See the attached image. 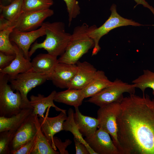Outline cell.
<instances>
[{"label":"cell","mask_w":154,"mask_h":154,"mask_svg":"<svg viewBox=\"0 0 154 154\" xmlns=\"http://www.w3.org/2000/svg\"><path fill=\"white\" fill-rule=\"evenodd\" d=\"M54 144L59 150L60 154H68V151L66 149L67 147L72 143V141L69 139H66L64 142H62L59 138L54 137L53 138Z\"/></svg>","instance_id":"32"},{"label":"cell","mask_w":154,"mask_h":154,"mask_svg":"<svg viewBox=\"0 0 154 154\" xmlns=\"http://www.w3.org/2000/svg\"><path fill=\"white\" fill-rule=\"evenodd\" d=\"M75 109L74 118L80 132L86 137L92 136L97 130L99 124L98 119L83 115L78 107L75 108Z\"/></svg>","instance_id":"18"},{"label":"cell","mask_w":154,"mask_h":154,"mask_svg":"<svg viewBox=\"0 0 154 154\" xmlns=\"http://www.w3.org/2000/svg\"><path fill=\"white\" fill-rule=\"evenodd\" d=\"M36 135L19 149L10 152L11 154H31L35 145Z\"/></svg>","instance_id":"31"},{"label":"cell","mask_w":154,"mask_h":154,"mask_svg":"<svg viewBox=\"0 0 154 154\" xmlns=\"http://www.w3.org/2000/svg\"><path fill=\"white\" fill-rule=\"evenodd\" d=\"M135 88L133 84H129L116 79L87 101L100 107L114 102L120 103L124 98V93L135 94Z\"/></svg>","instance_id":"5"},{"label":"cell","mask_w":154,"mask_h":154,"mask_svg":"<svg viewBox=\"0 0 154 154\" xmlns=\"http://www.w3.org/2000/svg\"><path fill=\"white\" fill-rule=\"evenodd\" d=\"M101 70H98L91 81L83 90L85 98L91 97L112 83Z\"/></svg>","instance_id":"22"},{"label":"cell","mask_w":154,"mask_h":154,"mask_svg":"<svg viewBox=\"0 0 154 154\" xmlns=\"http://www.w3.org/2000/svg\"><path fill=\"white\" fill-rule=\"evenodd\" d=\"M84 139L97 154H119L109 134L101 128H98L93 135Z\"/></svg>","instance_id":"11"},{"label":"cell","mask_w":154,"mask_h":154,"mask_svg":"<svg viewBox=\"0 0 154 154\" xmlns=\"http://www.w3.org/2000/svg\"><path fill=\"white\" fill-rule=\"evenodd\" d=\"M15 27L0 31V52L7 55H15L14 46L9 35Z\"/></svg>","instance_id":"27"},{"label":"cell","mask_w":154,"mask_h":154,"mask_svg":"<svg viewBox=\"0 0 154 154\" xmlns=\"http://www.w3.org/2000/svg\"><path fill=\"white\" fill-rule=\"evenodd\" d=\"M132 83L136 88L141 90L143 93L147 88L153 90V94L154 95V72L148 70H144L143 74L133 80Z\"/></svg>","instance_id":"26"},{"label":"cell","mask_w":154,"mask_h":154,"mask_svg":"<svg viewBox=\"0 0 154 154\" xmlns=\"http://www.w3.org/2000/svg\"><path fill=\"white\" fill-rule=\"evenodd\" d=\"M65 2L68 15L69 26L73 19L80 13V8L77 0H63Z\"/></svg>","instance_id":"30"},{"label":"cell","mask_w":154,"mask_h":154,"mask_svg":"<svg viewBox=\"0 0 154 154\" xmlns=\"http://www.w3.org/2000/svg\"><path fill=\"white\" fill-rule=\"evenodd\" d=\"M77 70L76 64L58 62L48 79L56 87L68 88Z\"/></svg>","instance_id":"14"},{"label":"cell","mask_w":154,"mask_h":154,"mask_svg":"<svg viewBox=\"0 0 154 154\" xmlns=\"http://www.w3.org/2000/svg\"><path fill=\"white\" fill-rule=\"evenodd\" d=\"M95 25L89 27L86 23L75 27L64 53L58 59V62L76 64L88 50L94 48V42L89 33Z\"/></svg>","instance_id":"3"},{"label":"cell","mask_w":154,"mask_h":154,"mask_svg":"<svg viewBox=\"0 0 154 154\" xmlns=\"http://www.w3.org/2000/svg\"><path fill=\"white\" fill-rule=\"evenodd\" d=\"M136 3L134 8L139 5H141L144 7L149 9L153 13L154 16V8L150 5L145 0H133Z\"/></svg>","instance_id":"36"},{"label":"cell","mask_w":154,"mask_h":154,"mask_svg":"<svg viewBox=\"0 0 154 154\" xmlns=\"http://www.w3.org/2000/svg\"><path fill=\"white\" fill-rule=\"evenodd\" d=\"M117 6L113 4L110 8L111 14L108 19L100 27L96 25L89 33L90 37L93 40L95 46L93 48L92 56L96 55L101 49L99 43L101 38L107 34L110 31L120 27L131 25L140 26L143 25L133 20L124 18L117 12Z\"/></svg>","instance_id":"6"},{"label":"cell","mask_w":154,"mask_h":154,"mask_svg":"<svg viewBox=\"0 0 154 154\" xmlns=\"http://www.w3.org/2000/svg\"><path fill=\"white\" fill-rule=\"evenodd\" d=\"M100 107L97 113V118L99 121L98 128L109 134L118 150L117 119L120 110V103L114 102Z\"/></svg>","instance_id":"8"},{"label":"cell","mask_w":154,"mask_h":154,"mask_svg":"<svg viewBox=\"0 0 154 154\" xmlns=\"http://www.w3.org/2000/svg\"><path fill=\"white\" fill-rule=\"evenodd\" d=\"M42 25L44 27L46 38L43 42H36L32 46L29 52V58L39 48H43L56 57L61 56L66 50L71 34L66 31L65 24L62 22H46Z\"/></svg>","instance_id":"2"},{"label":"cell","mask_w":154,"mask_h":154,"mask_svg":"<svg viewBox=\"0 0 154 154\" xmlns=\"http://www.w3.org/2000/svg\"><path fill=\"white\" fill-rule=\"evenodd\" d=\"M15 53V57L6 67L0 69V72L7 74L9 79L13 78L18 74L32 69L30 60L26 58L22 50L15 43L12 42Z\"/></svg>","instance_id":"15"},{"label":"cell","mask_w":154,"mask_h":154,"mask_svg":"<svg viewBox=\"0 0 154 154\" xmlns=\"http://www.w3.org/2000/svg\"><path fill=\"white\" fill-rule=\"evenodd\" d=\"M45 34L44 27L42 25L39 28L28 32H21L14 28L10 34L9 38L11 42L15 43L22 50L25 57L31 60L29 52L31 44Z\"/></svg>","instance_id":"12"},{"label":"cell","mask_w":154,"mask_h":154,"mask_svg":"<svg viewBox=\"0 0 154 154\" xmlns=\"http://www.w3.org/2000/svg\"><path fill=\"white\" fill-rule=\"evenodd\" d=\"M0 17L11 22L15 26L23 12V0H15L7 5H0Z\"/></svg>","instance_id":"24"},{"label":"cell","mask_w":154,"mask_h":154,"mask_svg":"<svg viewBox=\"0 0 154 154\" xmlns=\"http://www.w3.org/2000/svg\"><path fill=\"white\" fill-rule=\"evenodd\" d=\"M76 64L77 71L68 88L83 89L93 78L97 70L93 65L87 62H81L78 61Z\"/></svg>","instance_id":"16"},{"label":"cell","mask_w":154,"mask_h":154,"mask_svg":"<svg viewBox=\"0 0 154 154\" xmlns=\"http://www.w3.org/2000/svg\"><path fill=\"white\" fill-rule=\"evenodd\" d=\"M50 108L49 107L47 109L44 117H39V121L43 133L53 148L56 151L57 148L53 141L54 135L56 133L63 130V123L66 119L67 116L66 110L60 112L59 114L56 116L48 117Z\"/></svg>","instance_id":"10"},{"label":"cell","mask_w":154,"mask_h":154,"mask_svg":"<svg viewBox=\"0 0 154 154\" xmlns=\"http://www.w3.org/2000/svg\"><path fill=\"white\" fill-rule=\"evenodd\" d=\"M35 116L32 113L16 130L10 145V152L19 149L36 135L37 128L35 123Z\"/></svg>","instance_id":"13"},{"label":"cell","mask_w":154,"mask_h":154,"mask_svg":"<svg viewBox=\"0 0 154 154\" xmlns=\"http://www.w3.org/2000/svg\"><path fill=\"white\" fill-rule=\"evenodd\" d=\"M54 13L53 10L50 8L22 12L15 24V28L24 32L35 30Z\"/></svg>","instance_id":"9"},{"label":"cell","mask_w":154,"mask_h":154,"mask_svg":"<svg viewBox=\"0 0 154 154\" xmlns=\"http://www.w3.org/2000/svg\"><path fill=\"white\" fill-rule=\"evenodd\" d=\"M85 98L83 89L68 88L65 91L56 92L54 101L73 106L74 108L81 106Z\"/></svg>","instance_id":"19"},{"label":"cell","mask_w":154,"mask_h":154,"mask_svg":"<svg viewBox=\"0 0 154 154\" xmlns=\"http://www.w3.org/2000/svg\"><path fill=\"white\" fill-rule=\"evenodd\" d=\"M13 27L15 26L11 22L3 18L0 17V31Z\"/></svg>","instance_id":"35"},{"label":"cell","mask_w":154,"mask_h":154,"mask_svg":"<svg viewBox=\"0 0 154 154\" xmlns=\"http://www.w3.org/2000/svg\"><path fill=\"white\" fill-rule=\"evenodd\" d=\"M32 107L23 109L18 114L9 117L0 116V132L5 131H16L33 112Z\"/></svg>","instance_id":"21"},{"label":"cell","mask_w":154,"mask_h":154,"mask_svg":"<svg viewBox=\"0 0 154 154\" xmlns=\"http://www.w3.org/2000/svg\"><path fill=\"white\" fill-rule=\"evenodd\" d=\"M31 62L34 71L51 74L58 62L57 57L48 53L38 54Z\"/></svg>","instance_id":"20"},{"label":"cell","mask_w":154,"mask_h":154,"mask_svg":"<svg viewBox=\"0 0 154 154\" xmlns=\"http://www.w3.org/2000/svg\"><path fill=\"white\" fill-rule=\"evenodd\" d=\"M53 0H23V12L50 8Z\"/></svg>","instance_id":"28"},{"label":"cell","mask_w":154,"mask_h":154,"mask_svg":"<svg viewBox=\"0 0 154 154\" xmlns=\"http://www.w3.org/2000/svg\"><path fill=\"white\" fill-rule=\"evenodd\" d=\"M50 75L48 74L35 72L32 69L19 74L13 78L9 79V81L13 90L19 92L23 101L31 105L30 101L27 98L28 93L33 88L48 80Z\"/></svg>","instance_id":"7"},{"label":"cell","mask_w":154,"mask_h":154,"mask_svg":"<svg viewBox=\"0 0 154 154\" xmlns=\"http://www.w3.org/2000/svg\"><path fill=\"white\" fill-rule=\"evenodd\" d=\"M74 113L72 108H70L68 109L67 118L63 123V130L71 132L73 135L74 137L76 138L86 146L90 154H97L90 147L80 132L74 119Z\"/></svg>","instance_id":"25"},{"label":"cell","mask_w":154,"mask_h":154,"mask_svg":"<svg viewBox=\"0 0 154 154\" xmlns=\"http://www.w3.org/2000/svg\"><path fill=\"white\" fill-rule=\"evenodd\" d=\"M74 140L76 149V154H90L86 146L75 137Z\"/></svg>","instance_id":"34"},{"label":"cell","mask_w":154,"mask_h":154,"mask_svg":"<svg viewBox=\"0 0 154 154\" xmlns=\"http://www.w3.org/2000/svg\"><path fill=\"white\" fill-rule=\"evenodd\" d=\"M37 115H36L35 123L37 128L36 140L35 146L31 154H59L60 152L55 150L42 132Z\"/></svg>","instance_id":"23"},{"label":"cell","mask_w":154,"mask_h":154,"mask_svg":"<svg viewBox=\"0 0 154 154\" xmlns=\"http://www.w3.org/2000/svg\"><path fill=\"white\" fill-rule=\"evenodd\" d=\"M15 57V55H7L0 52V69L9 65Z\"/></svg>","instance_id":"33"},{"label":"cell","mask_w":154,"mask_h":154,"mask_svg":"<svg viewBox=\"0 0 154 154\" xmlns=\"http://www.w3.org/2000/svg\"><path fill=\"white\" fill-rule=\"evenodd\" d=\"M16 131L10 130L0 132V154H10L9 146Z\"/></svg>","instance_id":"29"},{"label":"cell","mask_w":154,"mask_h":154,"mask_svg":"<svg viewBox=\"0 0 154 154\" xmlns=\"http://www.w3.org/2000/svg\"><path fill=\"white\" fill-rule=\"evenodd\" d=\"M8 75L0 72V116L9 117L19 113L23 109L32 107L23 100L19 92L14 93L8 84ZM33 108V107H32Z\"/></svg>","instance_id":"4"},{"label":"cell","mask_w":154,"mask_h":154,"mask_svg":"<svg viewBox=\"0 0 154 154\" xmlns=\"http://www.w3.org/2000/svg\"><path fill=\"white\" fill-rule=\"evenodd\" d=\"M117 119L119 154H154V99L130 94Z\"/></svg>","instance_id":"1"},{"label":"cell","mask_w":154,"mask_h":154,"mask_svg":"<svg viewBox=\"0 0 154 154\" xmlns=\"http://www.w3.org/2000/svg\"><path fill=\"white\" fill-rule=\"evenodd\" d=\"M15 0H0V5H7L11 3Z\"/></svg>","instance_id":"37"},{"label":"cell","mask_w":154,"mask_h":154,"mask_svg":"<svg viewBox=\"0 0 154 154\" xmlns=\"http://www.w3.org/2000/svg\"><path fill=\"white\" fill-rule=\"evenodd\" d=\"M56 92L55 90H54L46 97L40 94H38L36 96L31 95L30 97V101L33 108L32 114L37 115L39 117H43L45 116L44 114L46 110L51 107L54 108L58 112L66 111L59 108L54 104V98Z\"/></svg>","instance_id":"17"}]
</instances>
